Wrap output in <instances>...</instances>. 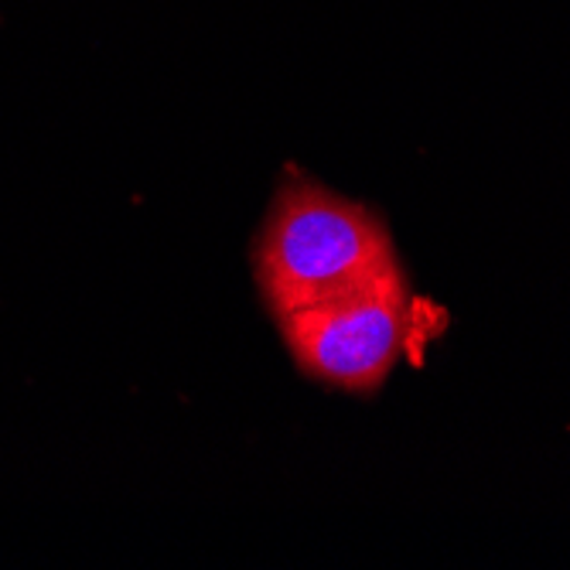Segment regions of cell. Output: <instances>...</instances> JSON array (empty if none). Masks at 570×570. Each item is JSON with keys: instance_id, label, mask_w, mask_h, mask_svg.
<instances>
[{"instance_id": "7a4b0ae2", "label": "cell", "mask_w": 570, "mask_h": 570, "mask_svg": "<svg viewBox=\"0 0 570 570\" xmlns=\"http://www.w3.org/2000/svg\"><path fill=\"white\" fill-rule=\"evenodd\" d=\"M297 370L342 393H376L410 352L417 307L403 267L281 318Z\"/></svg>"}, {"instance_id": "6da1fadb", "label": "cell", "mask_w": 570, "mask_h": 570, "mask_svg": "<svg viewBox=\"0 0 570 570\" xmlns=\"http://www.w3.org/2000/svg\"><path fill=\"white\" fill-rule=\"evenodd\" d=\"M256 284L281 322L390 271L396 261L383 219L315 181H287L256 239Z\"/></svg>"}]
</instances>
